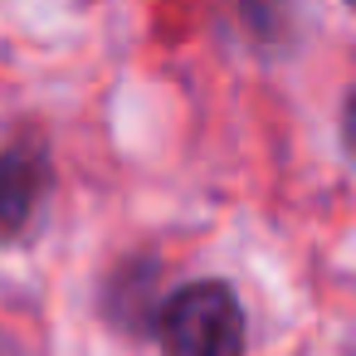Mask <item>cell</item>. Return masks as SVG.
Returning a JSON list of instances; mask_svg holds the SVG:
<instances>
[{"instance_id": "277c9868", "label": "cell", "mask_w": 356, "mask_h": 356, "mask_svg": "<svg viewBox=\"0 0 356 356\" xmlns=\"http://www.w3.org/2000/svg\"><path fill=\"white\" fill-rule=\"evenodd\" d=\"M346 6H351V10H356V0H346Z\"/></svg>"}, {"instance_id": "7a4b0ae2", "label": "cell", "mask_w": 356, "mask_h": 356, "mask_svg": "<svg viewBox=\"0 0 356 356\" xmlns=\"http://www.w3.org/2000/svg\"><path fill=\"white\" fill-rule=\"evenodd\" d=\"M44 156L40 152H25V147H10L0 152V234H15L25 229V220L35 215L40 195H44Z\"/></svg>"}, {"instance_id": "6da1fadb", "label": "cell", "mask_w": 356, "mask_h": 356, "mask_svg": "<svg viewBox=\"0 0 356 356\" xmlns=\"http://www.w3.org/2000/svg\"><path fill=\"white\" fill-rule=\"evenodd\" d=\"M161 351L166 356H244V312L229 283H186L166 298L161 317Z\"/></svg>"}, {"instance_id": "3957f363", "label": "cell", "mask_w": 356, "mask_h": 356, "mask_svg": "<svg viewBox=\"0 0 356 356\" xmlns=\"http://www.w3.org/2000/svg\"><path fill=\"white\" fill-rule=\"evenodd\" d=\"M341 137H346V152L356 156V88L346 98V113H341Z\"/></svg>"}]
</instances>
